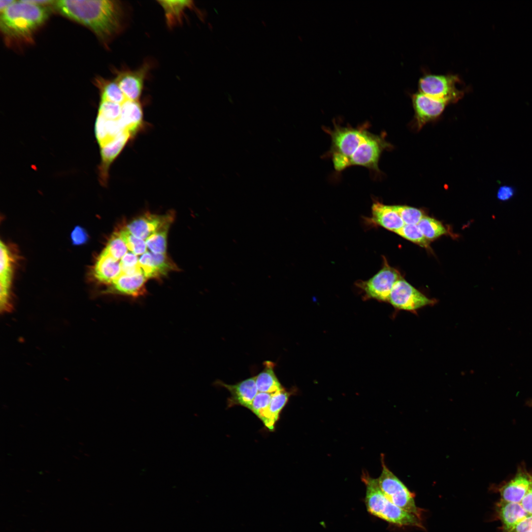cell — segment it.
<instances>
[{
	"instance_id": "2e32d148",
	"label": "cell",
	"mask_w": 532,
	"mask_h": 532,
	"mask_svg": "<svg viewBox=\"0 0 532 532\" xmlns=\"http://www.w3.org/2000/svg\"><path fill=\"white\" fill-rule=\"evenodd\" d=\"M497 516L502 523L504 530L507 532L529 514L523 507L521 503L499 501L497 504Z\"/></svg>"
},
{
	"instance_id": "83f0119b",
	"label": "cell",
	"mask_w": 532,
	"mask_h": 532,
	"mask_svg": "<svg viewBox=\"0 0 532 532\" xmlns=\"http://www.w3.org/2000/svg\"><path fill=\"white\" fill-rule=\"evenodd\" d=\"M0 286L10 288L12 259L8 248L2 241L0 242Z\"/></svg>"
},
{
	"instance_id": "484cf974",
	"label": "cell",
	"mask_w": 532,
	"mask_h": 532,
	"mask_svg": "<svg viewBox=\"0 0 532 532\" xmlns=\"http://www.w3.org/2000/svg\"><path fill=\"white\" fill-rule=\"evenodd\" d=\"M417 226L425 237L430 240H434L446 233V230L439 221L430 217L424 216Z\"/></svg>"
},
{
	"instance_id": "52a82bcc",
	"label": "cell",
	"mask_w": 532,
	"mask_h": 532,
	"mask_svg": "<svg viewBox=\"0 0 532 532\" xmlns=\"http://www.w3.org/2000/svg\"><path fill=\"white\" fill-rule=\"evenodd\" d=\"M401 277L399 272L384 258L382 268L375 275L367 280L357 281L356 285L364 293L366 298L388 301L393 286Z\"/></svg>"
},
{
	"instance_id": "8d00e7d4",
	"label": "cell",
	"mask_w": 532,
	"mask_h": 532,
	"mask_svg": "<svg viewBox=\"0 0 532 532\" xmlns=\"http://www.w3.org/2000/svg\"><path fill=\"white\" fill-rule=\"evenodd\" d=\"M507 532H532V515H529Z\"/></svg>"
},
{
	"instance_id": "e575fe53",
	"label": "cell",
	"mask_w": 532,
	"mask_h": 532,
	"mask_svg": "<svg viewBox=\"0 0 532 532\" xmlns=\"http://www.w3.org/2000/svg\"><path fill=\"white\" fill-rule=\"evenodd\" d=\"M106 120L98 114L95 123V135L100 147L110 141L106 130Z\"/></svg>"
},
{
	"instance_id": "d590c367",
	"label": "cell",
	"mask_w": 532,
	"mask_h": 532,
	"mask_svg": "<svg viewBox=\"0 0 532 532\" xmlns=\"http://www.w3.org/2000/svg\"><path fill=\"white\" fill-rule=\"evenodd\" d=\"M71 239L73 244L79 245L87 242L88 235L84 229L77 226L74 228L71 233Z\"/></svg>"
},
{
	"instance_id": "4316f807",
	"label": "cell",
	"mask_w": 532,
	"mask_h": 532,
	"mask_svg": "<svg viewBox=\"0 0 532 532\" xmlns=\"http://www.w3.org/2000/svg\"><path fill=\"white\" fill-rule=\"evenodd\" d=\"M171 222L166 224L145 240L147 248L154 254H166L168 230Z\"/></svg>"
},
{
	"instance_id": "74e56055",
	"label": "cell",
	"mask_w": 532,
	"mask_h": 532,
	"mask_svg": "<svg viewBox=\"0 0 532 532\" xmlns=\"http://www.w3.org/2000/svg\"><path fill=\"white\" fill-rule=\"evenodd\" d=\"M515 193L514 189L511 186L504 185L498 190L497 197L499 200L504 201L509 200Z\"/></svg>"
},
{
	"instance_id": "4fadbf2b",
	"label": "cell",
	"mask_w": 532,
	"mask_h": 532,
	"mask_svg": "<svg viewBox=\"0 0 532 532\" xmlns=\"http://www.w3.org/2000/svg\"><path fill=\"white\" fill-rule=\"evenodd\" d=\"M367 221L395 233L404 225L394 205H386L378 201L373 202L371 217Z\"/></svg>"
},
{
	"instance_id": "e0dca14e",
	"label": "cell",
	"mask_w": 532,
	"mask_h": 532,
	"mask_svg": "<svg viewBox=\"0 0 532 532\" xmlns=\"http://www.w3.org/2000/svg\"><path fill=\"white\" fill-rule=\"evenodd\" d=\"M94 276L105 284H112L121 274L120 263L103 251L98 257L94 267Z\"/></svg>"
},
{
	"instance_id": "44dd1931",
	"label": "cell",
	"mask_w": 532,
	"mask_h": 532,
	"mask_svg": "<svg viewBox=\"0 0 532 532\" xmlns=\"http://www.w3.org/2000/svg\"><path fill=\"white\" fill-rule=\"evenodd\" d=\"M163 8L167 25L170 28L181 24L187 9L193 8L192 0H159Z\"/></svg>"
},
{
	"instance_id": "cb8c5ba5",
	"label": "cell",
	"mask_w": 532,
	"mask_h": 532,
	"mask_svg": "<svg viewBox=\"0 0 532 532\" xmlns=\"http://www.w3.org/2000/svg\"><path fill=\"white\" fill-rule=\"evenodd\" d=\"M100 91L101 100L122 104L127 99L115 79L100 78L97 80Z\"/></svg>"
},
{
	"instance_id": "d6a6232c",
	"label": "cell",
	"mask_w": 532,
	"mask_h": 532,
	"mask_svg": "<svg viewBox=\"0 0 532 532\" xmlns=\"http://www.w3.org/2000/svg\"><path fill=\"white\" fill-rule=\"evenodd\" d=\"M121 274L132 275L142 272L137 256L132 252H127L121 259Z\"/></svg>"
},
{
	"instance_id": "f546056e",
	"label": "cell",
	"mask_w": 532,
	"mask_h": 532,
	"mask_svg": "<svg viewBox=\"0 0 532 532\" xmlns=\"http://www.w3.org/2000/svg\"><path fill=\"white\" fill-rule=\"evenodd\" d=\"M128 248L119 233H115L108 241L103 252L119 261L126 254Z\"/></svg>"
},
{
	"instance_id": "5b68a950",
	"label": "cell",
	"mask_w": 532,
	"mask_h": 532,
	"mask_svg": "<svg viewBox=\"0 0 532 532\" xmlns=\"http://www.w3.org/2000/svg\"><path fill=\"white\" fill-rule=\"evenodd\" d=\"M461 83L456 74L425 73L419 78L418 86L419 92L451 103L457 101L465 94V90L459 87Z\"/></svg>"
},
{
	"instance_id": "ffe728a7",
	"label": "cell",
	"mask_w": 532,
	"mask_h": 532,
	"mask_svg": "<svg viewBox=\"0 0 532 532\" xmlns=\"http://www.w3.org/2000/svg\"><path fill=\"white\" fill-rule=\"evenodd\" d=\"M176 268L166 254L152 253L141 269L144 276L149 278L165 275L168 272L176 269Z\"/></svg>"
},
{
	"instance_id": "9c48e42d",
	"label": "cell",
	"mask_w": 532,
	"mask_h": 532,
	"mask_svg": "<svg viewBox=\"0 0 532 532\" xmlns=\"http://www.w3.org/2000/svg\"><path fill=\"white\" fill-rule=\"evenodd\" d=\"M150 67V63L145 62L135 70L124 67L115 70V80L127 100H138L142 93L144 82Z\"/></svg>"
},
{
	"instance_id": "f35d334b",
	"label": "cell",
	"mask_w": 532,
	"mask_h": 532,
	"mask_svg": "<svg viewBox=\"0 0 532 532\" xmlns=\"http://www.w3.org/2000/svg\"><path fill=\"white\" fill-rule=\"evenodd\" d=\"M521 504L529 515H532V476L528 490L522 499Z\"/></svg>"
},
{
	"instance_id": "5bb4252c",
	"label": "cell",
	"mask_w": 532,
	"mask_h": 532,
	"mask_svg": "<svg viewBox=\"0 0 532 532\" xmlns=\"http://www.w3.org/2000/svg\"><path fill=\"white\" fill-rule=\"evenodd\" d=\"M147 279L142 272L120 274L112 282L109 292L133 298L143 296L146 293L145 283Z\"/></svg>"
},
{
	"instance_id": "277c9868",
	"label": "cell",
	"mask_w": 532,
	"mask_h": 532,
	"mask_svg": "<svg viewBox=\"0 0 532 532\" xmlns=\"http://www.w3.org/2000/svg\"><path fill=\"white\" fill-rule=\"evenodd\" d=\"M362 480L366 486V501L368 511L372 515L399 526L423 528L421 519L391 502L380 489L377 479L363 473Z\"/></svg>"
},
{
	"instance_id": "f1b7e54d",
	"label": "cell",
	"mask_w": 532,
	"mask_h": 532,
	"mask_svg": "<svg viewBox=\"0 0 532 532\" xmlns=\"http://www.w3.org/2000/svg\"><path fill=\"white\" fill-rule=\"evenodd\" d=\"M396 233L422 247L427 248L429 246L430 241L423 235L417 225L404 224Z\"/></svg>"
},
{
	"instance_id": "603a6c76",
	"label": "cell",
	"mask_w": 532,
	"mask_h": 532,
	"mask_svg": "<svg viewBox=\"0 0 532 532\" xmlns=\"http://www.w3.org/2000/svg\"><path fill=\"white\" fill-rule=\"evenodd\" d=\"M291 393L285 389L272 394L269 406V426L268 430L273 431L275 425L278 420L282 409L287 404Z\"/></svg>"
},
{
	"instance_id": "6da1fadb",
	"label": "cell",
	"mask_w": 532,
	"mask_h": 532,
	"mask_svg": "<svg viewBox=\"0 0 532 532\" xmlns=\"http://www.w3.org/2000/svg\"><path fill=\"white\" fill-rule=\"evenodd\" d=\"M333 123L332 128L324 130L331 139L328 154L335 170L339 172L358 166L378 172L380 156L390 144L382 135L371 133L367 123L356 128Z\"/></svg>"
},
{
	"instance_id": "4dcf8cb0",
	"label": "cell",
	"mask_w": 532,
	"mask_h": 532,
	"mask_svg": "<svg viewBox=\"0 0 532 532\" xmlns=\"http://www.w3.org/2000/svg\"><path fill=\"white\" fill-rule=\"evenodd\" d=\"M128 249L136 255L143 254L146 252L147 246L143 240L136 237L125 228L119 232Z\"/></svg>"
},
{
	"instance_id": "d6986e66",
	"label": "cell",
	"mask_w": 532,
	"mask_h": 532,
	"mask_svg": "<svg viewBox=\"0 0 532 532\" xmlns=\"http://www.w3.org/2000/svg\"><path fill=\"white\" fill-rule=\"evenodd\" d=\"M131 135L130 133L125 131L100 147L102 159L101 173L103 182H105L107 177V170L109 166L121 152Z\"/></svg>"
},
{
	"instance_id": "8fae6325",
	"label": "cell",
	"mask_w": 532,
	"mask_h": 532,
	"mask_svg": "<svg viewBox=\"0 0 532 532\" xmlns=\"http://www.w3.org/2000/svg\"><path fill=\"white\" fill-rule=\"evenodd\" d=\"M214 384L224 387L230 393L227 401L228 407L239 405L250 410L252 401L258 393L255 376L247 378L235 384H228L220 380H217Z\"/></svg>"
},
{
	"instance_id": "30bf717a",
	"label": "cell",
	"mask_w": 532,
	"mask_h": 532,
	"mask_svg": "<svg viewBox=\"0 0 532 532\" xmlns=\"http://www.w3.org/2000/svg\"><path fill=\"white\" fill-rule=\"evenodd\" d=\"M411 99L419 127L440 116L450 103L446 100L432 97L419 91L413 93Z\"/></svg>"
},
{
	"instance_id": "ab89813d",
	"label": "cell",
	"mask_w": 532,
	"mask_h": 532,
	"mask_svg": "<svg viewBox=\"0 0 532 532\" xmlns=\"http://www.w3.org/2000/svg\"><path fill=\"white\" fill-rule=\"evenodd\" d=\"M16 0H0V11L1 12L14 3Z\"/></svg>"
},
{
	"instance_id": "836d02e7",
	"label": "cell",
	"mask_w": 532,
	"mask_h": 532,
	"mask_svg": "<svg viewBox=\"0 0 532 532\" xmlns=\"http://www.w3.org/2000/svg\"><path fill=\"white\" fill-rule=\"evenodd\" d=\"M121 112V104L107 101L101 100L98 114L106 120H119Z\"/></svg>"
},
{
	"instance_id": "1f68e13d",
	"label": "cell",
	"mask_w": 532,
	"mask_h": 532,
	"mask_svg": "<svg viewBox=\"0 0 532 532\" xmlns=\"http://www.w3.org/2000/svg\"><path fill=\"white\" fill-rule=\"evenodd\" d=\"M404 224L417 225L424 217L423 212L418 208L406 205H394Z\"/></svg>"
},
{
	"instance_id": "7c38bea8",
	"label": "cell",
	"mask_w": 532,
	"mask_h": 532,
	"mask_svg": "<svg viewBox=\"0 0 532 532\" xmlns=\"http://www.w3.org/2000/svg\"><path fill=\"white\" fill-rule=\"evenodd\" d=\"M173 217L172 213L162 216L146 214L130 222L125 229L136 237L146 240L166 224L172 222Z\"/></svg>"
},
{
	"instance_id": "3957f363",
	"label": "cell",
	"mask_w": 532,
	"mask_h": 532,
	"mask_svg": "<svg viewBox=\"0 0 532 532\" xmlns=\"http://www.w3.org/2000/svg\"><path fill=\"white\" fill-rule=\"evenodd\" d=\"M48 16L46 6L16 0L0 12V30L8 43H27Z\"/></svg>"
},
{
	"instance_id": "ba28073f",
	"label": "cell",
	"mask_w": 532,
	"mask_h": 532,
	"mask_svg": "<svg viewBox=\"0 0 532 532\" xmlns=\"http://www.w3.org/2000/svg\"><path fill=\"white\" fill-rule=\"evenodd\" d=\"M388 301L395 308L413 311L433 303L402 277L394 284Z\"/></svg>"
},
{
	"instance_id": "8992f818",
	"label": "cell",
	"mask_w": 532,
	"mask_h": 532,
	"mask_svg": "<svg viewBox=\"0 0 532 532\" xmlns=\"http://www.w3.org/2000/svg\"><path fill=\"white\" fill-rule=\"evenodd\" d=\"M382 469L377 478L379 487L385 496L401 509L421 519L420 509L416 505L413 494L388 468L381 457Z\"/></svg>"
},
{
	"instance_id": "d4e9b609",
	"label": "cell",
	"mask_w": 532,
	"mask_h": 532,
	"mask_svg": "<svg viewBox=\"0 0 532 532\" xmlns=\"http://www.w3.org/2000/svg\"><path fill=\"white\" fill-rule=\"evenodd\" d=\"M272 394L258 392L254 398L250 410L255 414L268 428L269 426V406Z\"/></svg>"
},
{
	"instance_id": "9a60e30c",
	"label": "cell",
	"mask_w": 532,
	"mask_h": 532,
	"mask_svg": "<svg viewBox=\"0 0 532 532\" xmlns=\"http://www.w3.org/2000/svg\"><path fill=\"white\" fill-rule=\"evenodd\" d=\"M532 476L520 472L499 489L501 499L512 502L521 503L527 492L531 482Z\"/></svg>"
},
{
	"instance_id": "ac0fdd59",
	"label": "cell",
	"mask_w": 532,
	"mask_h": 532,
	"mask_svg": "<svg viewBox=\"0 0 532 532\" xmlns=\"http://www.w3.org/2000/svg\"><path fill=\"white\" fill-rule=\"evenodd\" d=\"M142 120V106L138 100H127L121 104L119 120L125 131L131 135L141 126Z\"/></svg>"
},
{
	"instance_id": "7402d4cb",
	"label": "cell",
	"mask_w": 532,
	"mask_h": 532,
	"mask_svg": "<svg viewBox=\"0 0 532 532\" xmlns=\"http://www.w3.org/2000/svg\"><path fill=\"white\" fill-rule=\"evenodd\" d=\"M264 366L263 370L255 376L258 392L273 394L284 389L275 373V364L267 361L264 362Z\"/></svg>"
},
{
	"instance_id": "7a4b0ae2",
	"label": "cell",
	"mask_w": 532,
	"mask_h": 532,
	"mask_svg": "<svg viewBox=\"0 0 532 532\" xmlns=\"http://www.w3.org/2000/svg\"><path fill=\"white\" fill-rule=\"evenodd\" d=\"M53 6L61 14L90 28L106 46L126 25L125 4L118 0H55Z\"/></svg>"
}]
</instances>
